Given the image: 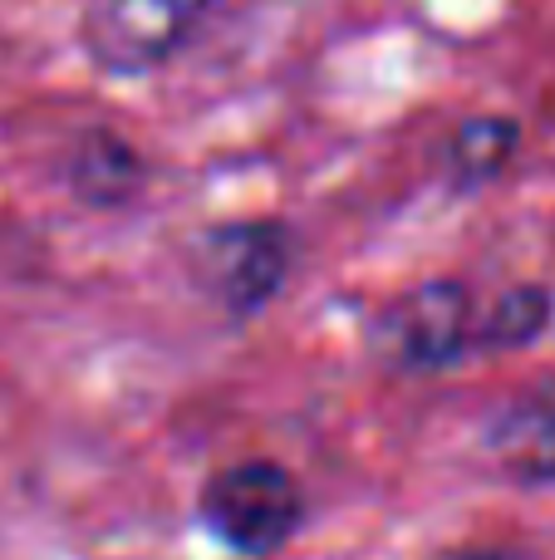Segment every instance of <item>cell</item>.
I'll return each instance as SVG.
<instances>
[{"instance_id":"cell-2","label":"cell","mask_w":555,"mask_h":560,"mask_svg":"<svg viewBox=\"0 0 555 560\" xmlns=\"http://www.w3.org/2000/svg\"><path fill=\"white\" fill-rule=\"evenodd\" d=\"M477 315L468 280H418L374 315L369 349L399 374H438L477 349Z\"/></svg>"},{"instance_id":"cell-3","label":"cell","mask_w":555,"mask_h":560,"mask_svg":"<svg viewBox=\"0 0 555 560\" xmlns=\"http://www.w3.org/2000/svg\"><path fill=\"white\" fill-rule=\"evenodd\" d=\"M222 0H88L79 45L108 79H143L173 65Z\"/></svg>"},{"instance_id":"cell-6","label":"cell","mask_w":555,"mask_h":560,"mask_svg":"<svg viewBox=\"0 0 555 560\" xmlns=\"http://www.w3.org/2000/svg\"><path fill=\"white\" fill-rule=\"evenodd\" d=\"M492 457L527 487H555V374L511 398L492 423Z\"/></svg>"},{"instance_id":"cell-5","label":"cell","mask_w":555,"mask_h":560,"mask_svg":"<svg viewBox=\"0 0 555 560\" xmlns=\"http://www.w3.org/2000/svg\"><path fill=\"white\" fill-rule=\"evenodd\" d=\"M64 187L88 212H123L147 187V158L114 128H88L64 158Z\"/></svg>"},{"instance_id":"cell-1","label":"cell","mask_w":555,"mask_h":560,"mask_svg":"<svg viewBox=\"0 0 555 560\" xmlns=\"http://www.w3.org/2000/svg\"><path fill=\"white\" fill-rule=\"evenodd\" d=\"M295 226L281 217H241L206 226L192 246V280L216 310L251 319L291 285Z\"/></svg>"},{"instance_id":"cell-8","label":"cell","mask_w":555,"mask_h":560,"mask_svg":"<svg viewBox=\"0 0 555 560\" xmlns=\"http://www.w3.org/2000/svg\"><path fill=\"white\" fill-rule=\"evenodd\" d=\"M555 300L546 285H511L477 315V345L501 354V349H527L551 329Z\"/></svg>"},{"instance_id":"cell-4","label":"cell","mask_w":555,"mask_h":560,"mask_svg":"<svg viewBox=\"0 0 555 560\" xmlns=\"http://www.w3.org/2000/svg\"><path fill=\"white\" fill-rule=\"evenodd\" d=\"M305 516L300 482L271 457H246L206 477L202 522L222 546L241 556H271L295 536Z\"/></svg>"},{"instance_id":"cell-7","label":"cell","mask_w":555,"mask_h":560,"mask_svg":"<svg viewBox=\"0 0 555 560\" xmlns=\"http://www.w3.org/2000/svg\"><path fill=\"white\" fill-rule=\"evenodd\" d=\"M521 153V124L507 114H477L452 128L442 143V177L452 192H482L497 183Z\"/></svg>"},{"instance_id":"cell-9","label":"cell","mask_w":555,"mask_h":560,"mask_svg":"<svg viewBox=\"0 0 555 560\" xmlns=\"http://www.w3.org/2000/svg\"><path fill=\"white\" fill-rule=\"evenodd\" d=\"M448 560H531V556L507 551V546H472V551H458V556H448Z\"/></svg>"}]
</instances>
